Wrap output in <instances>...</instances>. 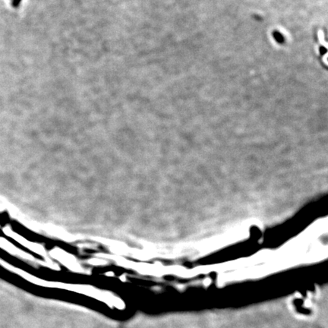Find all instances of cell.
<instances>
[{"label": "cell", "instance_id": "obj_1", "mask_svg": "<svg viewBox=\"0 0 328 328\" xmlns=\"http://www.w3.org/2000/svg\"><path fill=\"white\" fill-rule=\"evenodd\" d=\"M21 2V0H12L11 5H12V6L14 7V8H18V7L19 6V5H20Z\"/></svg>", "mask_w": 328, "mask_h": 328}]
</instances>
